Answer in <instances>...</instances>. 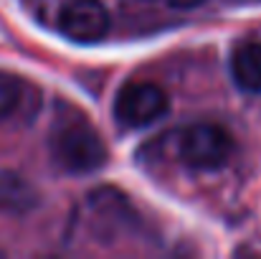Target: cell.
Wrapping results in <instances>:
<instances>
[{"instance_id": "1", "label": "cell", "mask_w": 261, "mask_h": 259, "mask_svg": "<svg viewBox=\"0 0 261 259\" xmlns=\"http://www.w3.org/2000/svg\"><path fill=\"white\" fill-rule=\"evenodd\" d=\"M51 158L66 173H94L107 166V145L101 135L82 117H66L51 132Z\"/></svg>"}, {"instance_id": "2", "label": "cell", "mask_w": 261, "mask_h": 259, "mask_svg": "<svg viewBox=\"0 0 261 259\" xmlns=\"http://www.w3.org/2000/svg\"><path fill=\"white\" fill-rule=\"evenodd\" d=\"M233 155V137L213 122H198L177 135V158L193 171H218Z\"/></svg>"}, {"instance_id": "3", "label": "cell", "mask_w": 261, "mask_h": 259, "mask_svg": "<svg viewBox=\"0 0 261 259\" xmlns=\"http://www.w3.org/2000/svg\"><path fill=\"white\" fill-rule=\"evenodd\" d=\"M170 109L168 94L152 82H129L119 89L114 99V117L129 130L150 127L163 120Z\"/></svg>"}, {"instance_id": "4", "label": "cell", "mask_w": 261, "mask_h": 259, "mask_svg": "<svg viewBox=\"0 0 261 259\" xmlns=\"http://www.w3.org/2000/svg\"><path fill=\"white\" fill-rule=\"evenodd\" d=\"M109 10L101 0H69L59 13V31L74 43H96L109 33Z\"/></svg>"}, {"instance_id": "5", "label": "cell", "mask_w": 261, "mask_h": 259, "mask_svg": "<svg viewBox=\"0 0 261 259\" xmlns=\"http://www.w3.org/2000/svg\"><path fill=\"white\" fill-rule=\"evenodd\" d=\"M41 107V94L15 74H0V125L33 120Z\"/></svg>"}, {"instance_id": "6", "label": "cell", "mask_w": 261, "mask_h": 259, "mask_svg": "<svg viewBox=\"0 0 261 259\" xmlns=\"http://www.w3.org/2000/svg\"><path fill=\"white\" fill-rule=\"evenodd\" d=\"M231 77L241 91L261 94V41H244L233 51Z\"/></svg>"}, {"instance_id": "7", "label": "cell", "mask_w": 261, "mask_h": 259, "mask_svg": "<svg viewBox=\"0 0 261 259\" xmlns=\"http://www.w3.org/2000/svg\"><path fill=\"white\" fill-rule=\"evenodd\" d=\"M36 203L38 193L23 175L13 171H0V214L20 216L36 208Z\"/></svg>"}, {"instance_id": "8", "label": "cell", "mask_w": 261, "mask_h": 259, "mask_svg": "<svg viewBox=\"0 0 261 259\" xmlns=\"http://www.w3.org/2000/svg\"><path fill=\"white\" fill-rule=\"evenodd\" d=\"M173 8H180V10H190V8H198L200 3H205V0H168Z\"/></svg>"}]
</instances>
